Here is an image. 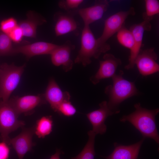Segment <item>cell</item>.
Listing matches in <instances>:
<instances>
[{
	"label": "cell",
	"instance_id": "obj_1",
	"mask_svg": "<svg viewBox=\"0 0 159 159\" xmlns=\"http://www.w3.org/2000/svg\"><path fill=\"white\" fill-rule=\"evenodd\" d=\"M134 107L135 110L129 115L123 116L120 121L129 122L140 132L143 138H150L159 144V136L155 120L159 108L148 110L142 107L140 103L135 104Z\"/></svg>",
	"mask_w": 159,
	"mask_h": 159
},
{
	"label": "cell",
	"instance_id": "obj_2",
	"mask_svg": "<svg viewBox=\"0 0 159 159\" xmlns=\"http://www.w3.org/2000/svg\"><path fill=\"white\" fill-rule=\"evenodd\" d=\"M123 74L122 70L115 74L112 77V85L107 86L105 89V93L109 97L108 106L116 114L120 112L118 107L122 102L139 93L134 82L125 79Z\"/></svg>",
	"mask_w": 159,
	"mask_h": 159
},
{
	"label": "cell",
	"instance_id": "obj_3",
	"mask_svg": "<svg viewBox=\"0 0 159 159\" xmlns=\"http://www.w3.org/2000/svg\"><path fill=\"white\" fill-rule=\"evenodd\" d=\"M105 52L99 46L89 26L84 25L81 34L80 48L74 63H81L86 67L91 63L92 58L97 59Z\"/></svg>",
	"mask_w": 159,
	"mask_h": 159
},
{
	"label": "cell",
	"instance_id": "obj_4",
	"mask_svg": "<svg viewBox=\"0 0 159 159\" xmlns=\"http://www.w3.org/2000/svg\"><path fill=\"white\" fill-rule=\"evenodd\" d=\"M25 64L17 66L13 63H4L0 66V99L4 101L9 99L20 82Z\"/></svg>",
	"mask_w": 159,
	"mask_h": 159
},
{
	"label": "cell",
	"instance_id": "obj_5",
	"mask_svg": "<svg viewBox=\"0 0 159 159\" xmlns=\"http://www.w3.org/2000/svg\"><path fill=\"white\" fill-rule=\"evenodd\" d=\"M16 112L9 100L4 101L0 99V134L2 141L9 145V135L25 125L24 121L18 119Z\"/></svg>",
	"mask_w": 159,
	"mask_h": 159
},
{
	"label": "cell",
	"instance_id": "obj_6",
	"mask_svg": "<svg viewBox=\"0 0 159 159\" xmlns=\"http://www.w3.org/2000/svg\"><path fill=\"white\" fill-rule=\"evenodd\" d=\"M135 14L134 8L131 7L127 11L118 12L105 20L102 33L97 40L100 47L106 52L110 48V46L107 43V40L123 26L128 16Z\"/></svg>",
	"mask_w": 159,
	"mask_h": 159
},
{
	"label": "cell",
	"instance_id": "obj_7",
	"mask_svg": "<svg viewBox=\"0 0 159 159\" xmlns=\"http://www.w3.org/2000/svg\"><path fill=\"white\" fill-rule=\"evenodd\" d=\"M9 100L19 115L22 113L25 115L31 114L36 107L47 102L44 94L14 96Z\"/></svg>",
	"mask_w": 159,
	"mask_h": 159
},
{
	"label": "cell",
	"instance_id": "obj_8",
	"mask_svg": "<svg viewBox=\"0 0 159 159\" xmlns=\"http://www.w3.org/2000/svg\"><path fill=\"white\" fill-rule=\"evenodd\" d=\"M158 55L154 48L148 49L140 51L135 62L140 73L146 76L156 73L159 71V65L156 61Z\"/></svg>",
	"mask_w": 159,
	"mask_h": 159
},
{
	"label": "cell",
	"instance_id": "obj_9",
	"mask_svg": "<svg viewBox=\"0 0 159 159\" xmlns=\"http://www.w3.org/2000/svg\"><path fill=\"white\" fill-rule=\"evenodd\" d=\"M100 67L96 73L91 76L90 80L95 85L103 79L112 77L115 74L117 67L122 64L121 60L112 54L106 53L103 59L99 61Z\"/></svg>",
	"mask_w": 159,
	"mask_h": 159
},
{
	"label": "cell",
	"instance_id": "obj_10",
	"mask_svg": "<svg viewBox=\"0 0 159 159\" xmlns=\"http://www.w3.org/2000/svg\"><path fill=\"white\" fill-rule=\"evenodd\" d=\"M151 25L150 21L144 20L142 22L132 26L130 30L134 38V44L130 51L129 63L125 67L127 69H132L135 65V59L140 51L144 32L151 30Z\"/></svg>",
	"mask_w": 159,
	"mask_h": 159
},
{
	"label": "cell",
	"instance_id": "obj_11",
	"mask_svg": "<svg viewBox=\"0 0 159 159\" xmlns=\"http://www.w3.org/2000/svg\"><path fill=\"white\" fill-rule=\"evenodd\" d=\"M34 134V126L23 128L18 135L10 139L9 145H11L16 152L19 159H23L25 155L31 150L34 144L32 137Z\"/></svg>",
	"mask_w": 159,
	"mask_h": 159
},
{
	"label": "cell",
	"instance_id": "obj_12",
	"mask_svg": "<svg viewBox=\"0 0 159 159\" xmlns=\"http://www.w3.org/2000/svg\"><path fill=\"white\" fill-rule=\"evenodd\" d=\"M100 108L86 114V116L92 126V131L96 135L103 134L107 130L105 124L106 119L109 116L116 113L108 107L107 102L104 101L99 105Z\"/></svg>",
	"mask_w": 159,
	"mask_h": 159
},
{
	"label": "cell",
	"instance_id": "obj_13",
	"mask_svg": "<svg viewBox=\"0 0 159 159\" xmlns=\"http://www.w3.org/2000/svg\"><path fill=\"white\" fill-rule=\"evenodd\" d=\"M58 45L44 42H39L13 47L11 55L21 53L27 58L36 55L50 54Z\"/></svg>",
	"mask_w": 159,
	"mask_h": 159
},
{
	"label": "cell",
	"instance_id": "obj_14",
	"mask_svg": "<svg viewBox=\"0 0 159 159\" xmlns=\"http://www.w3.org/2000/svg\"><path fill=\"white\" fill-rule=\"evenodd\" d=\"M75 47L69 41L62 45H59L50 54L53 64L57 66H62L65 72L71 70L74 63L70 58V54Z\"/></svg>",
	"mask_w": 159,
	"mask_h": 159
},
{
	"label": "cell",
	"instance_id": "obj_15",
	"mask_svg": "<svg viewBox=\"0 0 159 159\" xmlns=\"http://www.w3.org/2000/svg\"><path fill=\"white\" fill-rule=\"evenodd\" d=\"M44 95L47 102L49 103L55 112L57 111L61 103L64 101L69 100L70 98L69 92L63 91L53 78L49 80Z\"/></svg>",
	"mask_w": 159,
	"mask_h": 159
},
{
	"label": "cell",
	"instance_id": "obj_16",
	"mask_svg": "<svg viewBox=\"0 0 159 159\" xmlns=\"http://www.w3.org/2000/svg\"><path fill=\"white\" fill-rule=\"evenodd\" d=\"M109 5V2L107 0H98L91 6L79 9L78 13L83 21L84 25L89 26L101 19Z\"/></svg>",
	"mask_w": 159,
	"mask_h": 159
},
{
	"label": "cell",
	"instance_id": "obj_17",
	"mask_svg": "<svg viewBox=\"0 0 159 159\" xmlns=\"http://www.w3.org/2000/svg\"><path fill=\"white\" fill-rule=\"evenodd\" d=\"M145 138L138 142L129 145L114 144L115 149L106 159H137L141 145Z\"/></svg>",
	"mask_w": 159,
	"mask_h": 159
},
{
	"label": "cell",
	"instance_id": "obj_18",
	"mask_svg": "<svg viewBox=\"0 0 159 159\" xmlns=\"http://www.w3.org/2000/svg\"><path fill=\"white\" fill-rule=\"evenodd\" d=\"M26 16V19L20 22L18 25L22 30L24 36L35 38L37 26L46 22V20L43 17L31 11L28 12Z\"/></svg>",
	"mask_w": 159,
	"mask_h": 159
},
{
	"label": "cell",
	"instance_id": "obj_19",
	"mask_svg": "<svg viewBox=\"0 0 159 159\" xmlns=\"http://www.w3.org/2000/svg\"><path fill=\"white\" fill-rule=\"evenodd\" d=\"M56 15L54 30L57 36L74 32L77 29V23L71 16L61 12Z\"/></svg>",
	"mask_w": 159,
	"mask_h": 159
},
{
	"label": "cell",
	"instance_id": "obj_20",
	"mask_svg": "<svg viewBox=\"0 0 159 159\" xmlns=\"http://www.w3.org/2000/svg\"><path fill=\"white\" fill-rule=\"evenodd\" d=\"M53 122L51 116L41 117L37 120L34 125V134L39 138H44L52 132Z\"/></svg>",
	"mask_w": 159,
	"mask_h": 159
},
{
	"label": "cell",
	"instance_id": "obj_21",
	"mask_svg": "<svg viewBox=\"0 0 159 159\" xmlns=\"http://www.w3.org/2000/svg\"><path fill=\"white\" fill-rule=\"evenodd\" d=\"M89 136L88 141L81 152L76 156L71 159H94L95 155L94 144L95 137L96 134L90 130L88 132Z\"/></svg>",
	"mask_w": 159,
	"mask_h": 159
},
{
	"label": "cell",
	"instance_id": "obj_22",
	"mask_svg": "<svg viewBox=\"0 0 159 159\" xmlns=\"http://www.w3.org/2000/svg\"><path fill=\"white\" fill-rule=\"evenodd\" d=\"M117 38L122 45L130 51L134 44V38L131 32L123 26L117 32Z\"/></svg>",
	"mask_w": 159,
	"mask_h": 159
},
{
	"label": "cell",
	"instance_id": "obj_23",
	"mask_svg": "<svg viewBox=\"0 0 159 159\" xmlns=\"http://www.w3.org/2000/svg\"><path fill=\"white\" fill-rule=\"evenodd\" d=\"M145 11L143 14L144 20L150 21L159 13V2L157 0H145Z\"/></svg>",
	"mask_w": 159,
	"mask_h": 159
},
{
	"label": "cell",
	"instance_id": "obj_24",
	"mask_svg": "<svg viewBox=\"0 0 159 159\" xmlns=\"http://www.w3.org/2000/svg\"><path fill=\"white\" fill-rule=\"evenodd\" d=\"M13 47L9 36L0 30V56L10 55Z\"/></svg>",
	"mask_w": 159,
	"mask_h": 159
},
{
	"label": "cell",
	"instance_id": "obj_25",
	"mask_svg": "<svg viewBox=\"0 0 159 159\" xmlns=\"http://www.w3.org/2000/svg\"><path fill=\"white\" fill-rule=\"evenodd\" d=\"M56 112L65 116L70 117L75 114L76 109L69 100L66 101L59 105Z\"/></svg>",
	"mask_w": 159,
	"mask_h": 159
},
{
	"label": "cell",
	"instance_id": "obj_26",
	"mask_svg": "<svg viewBox=\"0 0 159 159\" xmlns=\"http://www.w3.org/2000/svg\"><path fill=\"white\" fill-rule=\"evenodd\" d=\"M18 25L16 20L13 17H10L2 21L0 24V30L8 35Z\"/></svg>",
	"mask_w": 159,
	"mask_h": 159
},
{
	"label": "cell",
	"instance_id": "obj_27",
	"mask_svg": "<svg viewBox=\"0 0 159 159\" xmlns=\"http://www.w3.org/2000/svg\"><path fill=\"white\" fill-rule=\"evenodd\" d=\"M83 0H64L60 1L58 6L62 9L68 12L77 9L83 2Z\"/></svg>",
	"mask_w": 159,
	"mask_h": 159
},
{
	"label": "cell",
	"instance_id": "obj_28",
	"mask_svg": "<svg viewBox=\"0 0 159 159\" xmlns=\"http://www.w3.org/2000/svg\"><path fill=\"white\" fill-rule=\"evenodd\" d=\"M12 41L19 43L21 41L24 36L21 29L18 25L8 35Z\"/></svg>",
	"mask_w": 159,
	"mask_h": 159
},
{
	"label": "cell",
	"instance_id": "obj_29",
	"mask_svg": "<svg viewBox=\"0 0 159 159\" xmlns=\"http://www.w3.org/2000/svg\"><path fill=\"white\" fill-rule=\"evenodd\" d=\"M6 142L0 143V159H8L10 153V148Z\"/></svg>",
	"mask_w": 159,
	"mask_h": 159
},
{
	"label": "cell",
	"instance_id": "obj_30",
	"mask_svg": "<svg viewBox=\"0 0 159 159\" xmlns=\"http://www.w3.org/2000/svg\"><path fill=\"white\" fill-rule=\"evenodd\" d=\"M61 153V151L59 149H57L56 153L51 156L49 159H60V155Z\"/></svg>",
	"mask_w": 159,
	"mask_h": 159
}]
</instances>
